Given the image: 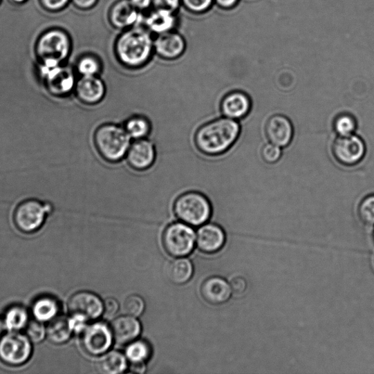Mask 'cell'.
<instances>
[{"label": "cell", "instance_id": "obj_1", "mask_svg": "<svg viewBox=\"0 0 374 374\" xmlns=\"http://www.w3.org/2000/svg\"><path fill=\"white\" fill-rule=\"evenodd\" d=\"M153 41V34L144 25L123 30L115 42V57L127 69L143 68L154 54Z\"/></svg>", "mask_w": 374, "mask_h": 374}, {"label": "cell", "instance_id": "obj_2", "mask_svg": "<svg viewBox=\"0 0 374 374\" xmlns=\"http://www.w3.org/2000/svg\"><path fill=\"white\" fill-rule=\"evenodd\" d=\"M241 127L234 120L219 118L202 124L194 135L197 149L205 156H222L239 137Z\"/></svg>", "mask_w": 374, "mask_h": 374}, {"label": "cell", "instance_id": "obj_3", "mask_svg": "<svg viewBox=\"0 0 374 374\" xmlns=\"http://www.w3.org/2000/svg\"><path fill=\"white\" fill-rule=\"evenodd\" d=\"M93 140L100 156L113 163L125 159L133 142L122 124L115 122L99 125L95 131Z\"/></svg>", "mask_w": 374, "mask_h": 374}, {"label": "cell", "instance_id": "obj_4", "mask_svg": "<svg viewBox=\"0 0 374 374\" xmlns=\"http://www.w3.org/2000/svg\"><path fill=\"white\" fill-rule=\"evenodd\" d=\"M36 53L42 66L55 67L66 64L73 53L72 37L63 29H50L38 39Z\"/></svg>", "mask_w": 374, "mask_h": 374}, {"label": "cell", "instance_id": "obj_5", "mask_svg": "<svg viewBox=\"0 0 374 374\" xmlns=\"http://www.w3.org/2000/svg\"><path fill=\"white\" fill-rule=\"evenodd\" d=\"M174 212L183 223L200 226L209 221L212 214V206L204 192L188 190L176 198Z\"/></svg>", "mask_w": 374, "mask_h": 374}, {"label": "cell", "instance_id": "obj_6", "mask_svg": "<svg viewBox=\"0 0 374 374\" xmlns=\"http://www.w3.org/2000/svg\"><path fill=\"white\" fill-rule=\"evenodd\" d=\"M33 354V343L21 332L8 331L0 337V361L11 367L27 364Z\"/></svg>", "mask_w": 374, "mask_h": 374}, {"label": "cell", "instance_id": "obj_7", "mask_svg": "<svg viewBox=\"0 0 374 374\" xmlns=\"http://www.w3.org/2000/svg\"><path fill=\"white\" fill-rule=\"evenodd\" d=\"M50 212V205L36 199H28L18 204L12 219L21 233L32 234L42 228Z\"/></svg>", "mask_w": 374, "mask_h": 374}, {"label": "cell", "instance_id": "obj_8", "mask_svg": "<svg viewBox=\"0 0 374 374\" xmlns=\"http://www.w3.org/2000/svg\"><path fill=\"white\" fill-rule=\"evenodd\" d=\"M195 242L194 230L184 223H176L167 227L162 236L165 251L176 257H183L189 254L194 249Z\"/></svg>", "mask_w": 374, "mask_h": 374}, {"label": "cell", "instance_id": "obj_9", "mask_svg": "<svg viewBox=\"0 0 374 374\" xmlns=\"http://www.w3.org/2000/svg\"><path fill=\"white\" fill-rule=\"evenodd\" d=\"M44 83L50 95L58 97L69 95L75 91L76 80L75 71L66 64L55 67H44L39 64Z\"/></svg>", "mask_w": 374, "mask_h": 374}, {"label": "cell", "instance_id": "obj_10", "mask_svg": "<svg viewBox=\"0 0 374 374\" xmlns=\"http://www.w3.org/2000/svg\"><path fill=\"white\" fill-rule=\"evenodd\" d=\"M332 152L340 164L353 166L364 158L366 145L364 140L355 135L339 136L333 142Z\"/></svg>", "mask_w": 374, "mask_h": 374}, {"label": "cell", "instance_id": "obj_11", "mask_svg": "<svg viewBox=\"0 0 374 374\" xmlns=\"http://www.w3.org/2000/svg\"><path fill=\"white\" fill-rule=\"evenodd\" d=\"M68 309L71 316L88 321L101 316L103 313V303L97 294L91 292L80 291L71 296Z\"/></svg>", "mask_w": 374, "mask_h": 374}, {"label": "cell", "instance_id": "obj_12", "mask_svg": "<svg viewBox=\"0 0 374 374\" xmlns=\"http://www.w3.org/2000/svg\"><path fill=\"white\" fill-rule=\"evenodd\" d=\"M82 334V344L89 355L97 356L105 354L113 342L111 329L102 322L86 326Z\"/></svg>", "mask_w": 374, "mask_h": 374}, {"label": "cell", "instance_id": "obj_13", "mask_svg": "<svg viewBox=\"0 0 374 374\" xmlns=\"http://www.w3.org/2000/svg\"><path fill=\"white\" fill-rule=\"evenodd\" d=\"M158 149L153 139L149 138L133 140L125 160L133 169L138 171H147L156 163Z\"/></svg>", "mask_w": 374, "mask_h": 374}, {"label": "cell", "instance_id": "obj_14", "mask_svg": "<svg viewBox=\"0 0 374 374\" xmlns=\"http://www.w3.org/2000/svg\"><path fill=\"white\" fill-rule=\"evenodd\" d=\"M144 15L138 10L130 0H118L109 10V19L113 27L125 30L143 25Z\"/></svg>", "mask_w": 374, "mask_h": 374}, {"label": "cell", "instance_id": "obj_15", "mask_svg": "<svg viewBox=\"0 0 374 374\" xmlns=\"http://www.w3.org/2000/svg\"><path fill=\"white\" fill-rule=\"evenodd\" d=\"M75 93L82 104L94 106L105 99L107 85L100 75L82 76L76 82Z\"/></svg>", "mask_w": 374, "mask_h": 374}, {"label": "cell", "instance_id": "obj_16", "mask_svg": "<svg viewBox=\"0 0 374 374\" xmlns=\"http://www.w3.org/2000/svg\"><path fill=\"white\" fill-rule=\"evenodd\" d=\"M154 54L166 61L183 57L187 48L185 37L175 30L160 34L154 38Z\"/></svg>", "mask_w": 374, "mask_h": 374}, {"label": "cell", "instance_id": "obj_17", "mask_svg": "<svg viewBox=\"0 0 374 374\" xmlns=\"http://www.w3.org/2000/svg\"><path fill=\"white\" fill-rule=\"evenodd\" d=\"M265 132L270 143L279 147H286L291 143L293 127L285 115H274L268 120Z\"/></svg>", "mask_w": 374, "mask_h": 374}, {"label": "cell", "instance_id": "obj_18", "mask_svg": "<svg viewBox=\"0 0 374 374\" xmlns=\"http://www.w3.org/2000/svg\"><path fill=\"white\" fill-rule=\"evenodd\" d=\"M178 24L176 12L153 8L144 16L143 25L153 35H160L175 30Z\"/></svg>", "mask_w": 374, "mask_h": 374}, {"label": "cell", "instance_id": "obj_19", "mask_svg": "<svg viewBox=\"0 0 374 374\" xmlns=\"http://www.w3.org/2000/svg\"><path fill=\"white\" fill-rule=\"evenodd\" d=\"M251 106V100L246 93L234 91L223 97L219 109L223 117L237 120L248 115Z\"/></svg>", "mask_w": 374, "mask_h": 374}, {"label": "cell", "instance_id": "obj_20", "mask_svg": "<svg viewBox=\"0 0 374 374\" xmlns=\"http://www.w3.org/2000/svg\"><path fill=\"white\" fill-rule=\"evenodd\" d=\"M225 242L223 230L214 224L202 226L198 231L197 244L199 249L206 253L221 250Z\"/></svg>", "mask_w": 374, "mask_h": 374}, {"label": "cell", "instance_id": "obj_21", "mask_svg": "<svg viewBox=\"0 0 374 374\" xmlns=\"http://www.w3.org/2000/svg\"><path fill=\"white\" fill-rule=\"evenodd\" d=\"M113 337L120 344L133 342L140 333V322L130 315L122 316L115 319L111 326Z\"/></svg>", "mask_w": 374, "mask_h": 374}, {"label": "cell", "instance_id": "obj_22", "mask_svg": "<svg viewBox=\"0 0 374 374\" xmlns=\"http://www.w3.org/2000/svg\"><path fill=\"white\" fill-rule=\"evenodd\" d=\"M232 290L224 279L212 277L206 279L201 287V294L205 301L213 305H221L230 300Z\"/></svg>", "mask_w": 374, "mask_h": 374}, {"label": "cell", "instance_id": "obj_23", "mask_svg": "<svg viewBox=\"0 0 374 374\" xmlns=\"http://www.w3.org/2000/svg\"><path fill=\"white\" fill-rule=\"evenodd\" d=\"M61 305L53 296L41 295L32 302L30 314L33 319L48 324L60 315Z\"/></svg>", "mask_w": 374, "mask_h": 374}, {"label": "cell", "instance_id": "obj_24", "mask_svg": "<svg viewBox=\"0 0 374 374\" xmlns=\"http://www.w3.org/2000/svg\"><path fill=\"white\" fill-rule=\"evenodd\" d=\"M122 125L133 140L147 138L152 131V122L149 111L131 115L122 122Z\"/></svg>", "mask_w": 374, "mask_h": 374}, {"label": "cell", "instance_id": "obj_25", "mask_svg": "<svg viewBox=\"0 0 374 374\" xmlns=\"http://www.w3.org/2000/svg\"><path fill=\"white\" fill-rule=\"evenodd\" d=\"M46 329L48 339L56 345L66 344L74 334L71 317L61 315L49 321Z\"/></svg>", "mask_w": 374, "mask_h": 374}, {"label": "cell", "instance_id": "obj_26", "mask_svg": "<svg viewBox=\"0 0 374 374\" xmlns=\"http://www.w3.org/2000/svg\"><path fill=\"white\" fill-rule=\"evenodd\" d=\"M7 331L21 332L31 319L30 312L21 305H12L8 308L3 315Z\"/></svg>", "mask_w": 374, "mask_h": 374}, {"label": "cell", "instance_id": "obj_27", "mask_svg": "<svg viewBox=\"0 0 374 374\" xmlns=\"http://www.w3.org/2000/svg\"><path fill=\"white\" fill-rule=\"evenodd\" d=\"M127 367L126 357L117 351L107 353L98 362V368L100 372L107 374L122 373L126 370Z\"/></svg>", "mask_w": 374, "mask_h": 374}, {"label": "cell", "instance_id": "obj_28", "mask_svg": "<svg viewBox=\"0 0 374 374\" xmlns=\"http://www.w3.org/2000/svg\"><path fill=\"white\" fill-rule=\"evenodd\" d=\"M193 274L192 264L187 259H177L167 268V276L170 280L178 285L187 282Z\"/></svg>", "mask_w": 374, "mask_h": 374}, {"label": "cell", "instance_id": "obj_29", "mask_svg": "<svg viewBox=\"0 0 374 374\" xmlns=\"http://www.w3.org/2000/svg\"><path fill=\"white\" fill-rule=\"evenodd\" d=\"M75 70L82 77L100 75L102 71V64L97 56L86 54L77 59Z\"/></svg>", "mask_w": 374, "mask_h": 374}, {"label": "cell", "instance_id": "obj_30", "mask_svg": "<svg viewBox=\"0 0 374 374\" xmlns=\"http://www.w3.org/2000/svg\"><path fill=\"white\" fill-rule=\"evenodd\" d=\"M150 355L151 348L144 341L133 342L126 350V357L131 363H144Z\"/></svg>", "mask_w": 374, "mask_h": 374}, {"label": "cell", "instance_id": "obj_31", "mask_svg": "<svg viewBox=\"0 0 374 374\" xmlns=\"http://www.w3.org/2000/svg\"><path fill=\"white\" fill-rule=\"evenodd\" d=\"M357 127L355 118L350 114L343 113L335 119L333 128L339 136L353 135Z\"/></svg>", "mask_w": 374, "mask_h": 374}, {"label": "cell", "instance_id": "obj_32", "mask_svg": "<svg viewBox=\"0 0 374 374\" xmlns=\"http://www.w3.org/2000/svg\"><path fill=\"white\" fill-rule=\"evenodd\" d=\"M24 333L33 344H40L47 338V329L45 324L32 317L28 326L24 329Z\"/></svg>", "mask_w": 374, "mask_h": 374}, {"label": "cell", "instance_id": "obj_33", "mask_svg": "<svg viewBox=\"0 0 374 374\" xmlns=\"http://www.w3.org/2000/svg\"><path fill=\"white\" fill-rule=\"evenodd\" d=\"M358 215L361 222L368 226H374V195L368 196L360 202Z\"/></svg>", "mask_w": 374, "mask_h": 374}, {"label": "cell", "instance_id": "obj_34", "mask_svg": "<svg viewBox=\"0 0 374 374\" xmlns=\"http://www.w3.org/2000/svg\"><path fill=\"white\" fill-rule=\"evenodd\" d=\"M145 303L141 297L133 294L129 296L124 303V311L127 315L137 317L144 312Z\"/></svg>", "mask_w": 374, "mask_h": 374}, {"label": "cell", "instance_id": "obj_35", "mask_svg": "<svg viewBox=\"0 0 374 374\" xmlns=\"http://www.w3.org/2000/svg\"><path fill=\"white\" fill-rule=\"evenodd\" d=\"M214 4V0H182V6L194 15L205 14Z\"/></svg>", "mask_w": 374, "mask_h": 374}, {"label": "cell", "instance_id": "obj_36", "mask_svg": "<svg viewBox=\"0 0 374 374\" xmlns=\"http://www.w3.org/2000/svg\"><path fill=\"white\" fill-rule=\"evenodd\" d=\"M261 156L267 163H276L280 160L281 156V147L272 143L267 144L262 148Z\"/></svg>", "mask_w": 374, "mask_h": 374}, {"label": "cell", "instance_id": "obj_37", "mask_svg": "<svg viewBox=\"0 0 374 374\" xmlns=\"http://www.w3.org/2000/svg\"><path fill=\"white\" fill-rule=\"evenodd\" d=\"M41 3L46 10L57 12L66 8L71 0H41Z\"/></svg>", "mask_w": 374, "mask_h": 374}, {"label": "cell", "instance_id": "obj_38", "mask_svg": "<svg viewBox=\"0 0 374 374\" xmlns=\"http://www.w3.org/2000/svg\"><path fill=\"white\" fill-rule=\"evenodd\" d=\"M182 6V0H153V7L176 12Z\"/></svg>", "mask_w": 374, "mask_h": 374}, {"label": "cell", "instance_id": "obj_39", "mask_svg": "<svg viewBox=\"0 0 374 374\" xmlns=\"http://www.w3.org/2000/svg\"><path fill=\"white\" fill-rule=\"evenodd\" d=\"M230 286L232 292L237 294H241L247 290V282L242 277H235L230 281Z\"/></svg>", "mask_w": 374, "mask_h": 374}, {"label": "cell", "instance_id": "obj_40", "mask_svg": "<svg viewBox=\"0 0 374 374\" xmlns=\"http://www.w3.org/2000/svg\"><path fill=\"white\" fill-rule=\"evenodd\" d=\"M119 310V303L117 300L114 299H107L104 303H103V313L106 317H111L118 313Z\"/></svg>", "mask_w": 374, "mask_h": 374}, {"label": "cell", "instance_id": "obj_41", "mask_svg": "<svg viewBox=\"0 0 374 374\" xmlns=\"http://www.w3.org/2000/svg\"><path fill=\"white\" fill-rule=\"evenodd\" d=\"M99 0H71L73 6L80 10H89L95 7Z\"/></svg>", "mask_w": 374, "mask_h": 374}, {"label": "cell", "instance_id": "obj_42", "mask_svg": "<svg viewBox=\"0 0 374 374\" xmlns=\"http://www.w3.org/2000/svg\"><path fill=\"white\" fill-rule=\"evenodd\" d=\"M130 1L142 12L149 11L153 7V0H130Z\"/></svg>", "mask_w": 374, "mask_h": 374}, {"label": "cell", "instance_id": "obj_43", "mask_svg": "<svg viewBox=\"0 0 374 374\" xmlns=\"http://www.w3.org/2000/svg\"><path fill=\"white\" fill-rule=\"evenodd\" d=\"M239 0H214L216 6L224 10L234 8L239 3Z\"/></svg>", "mask_w": 374, "mask_h": 374}, {"label": "cell", "instance_id": "obj_44", "mask_svg": "<svg viewBox=\"0 0 374 374\" xmlns=\"http://www.w3.org/2000/svg\"><path fill=\"white\" fill-rule=\"evenodd\" d=\"M130 369L133 373H143L146 371V366L144 363H131Z\"/></svg>", "mask_w": 374, "mask_h": 374}, {"label": "cell", "instance_id": "obj_45", "mask_svg": "<svg viewBox=\"0 0 374 374\" xmlns=\"http://www.w3.org/2000/svg\"><path fill=\"white\" fill-rule=\"evenodd\" d=\"M7 330L3 317H0V337Z\"/></svg>", "mask_w": 374, "mask_h": 374}, {"label": "cell", "instance_id": "obj_46", "mask_svg": "<svg viewBox=\"0 0 374 374\" xmlns=\"http://www.w3.org/2000/svg\"><path fill=\"white\" fill-rule=\"evenodd\" d=\"M12 1L18 4H22V3H24L25 2H27L28 0H12Z\"/></svg>", "mask_w": 374, "mask_h": 374}, {"label": "cell", "instance_id": "obj_47", "mask_svg": "<svg viewBox=\"0 0 374 374\" xmlns=\"http://www.w3.org/2000/svg\"><path fill=\"white\" fill-rule=\"evenodd\" d=\"M1 2H2V0H0V3H1Z\"/></svg>", "mask_w": 374, "mask_h": 374}]
</instances>
